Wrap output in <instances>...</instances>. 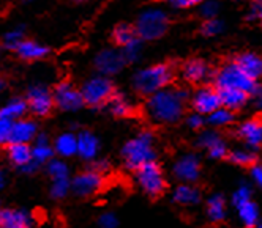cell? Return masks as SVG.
<instances>
[{
  "label": "cell",
  "instance_id": "cell-1",
  "mask_svg": "<svg viewBox=\"0 0 262 228\" xmlns=\"http://www.w3.org/2000/svg\"><path fill=\"white\" fill-rule=\"evenodd\" d=\"M190 101V91L183 87L163 88L145 101L148 118L158 124H177L186 112Z\"/></svg>",
  "mask_w": 262,
  "mask_h": 228
},
{
  "label": "cell",
  "instance_id": "cell-2",
  "mask_svg": "<svg viewBox=\"0 0 262 228\" xmlns=\"http://www.w3.org/2000/svg\"><path fill=\"white\" fill-rule=\"evenodd\" d=\"M177 71L179 68L171 62H163L139 69L131 78V88L138 96L148 98L154 93L172 85L177 78Z\"/></svg>",
  "mask_w": 262,
  "mask_h": 228
},
{
  "label": "cell",
  "instance_id": "cell-3",
  "mask_svg": "<svg viewBox=\"0 0 262 228\" xmlns=\"http://www.w3.org/2000/svg\"><path fill=\"white\" fill-rule=\"evenodd\" d=\"M122 161L123 165L136 172V170L150 161H157V151H155V136L152 131L144 129L133 139H129L122 148Z\"/></svg>",
  "mask_w": 262,
  "mask_h": 228
},
{
  "label": "cell",
  "instance_id": "cell-4",
  "mask_svg": "<svg viewBox=\"0 0 262 228\" xmlns=\"http://www.w3.org/2000/svg\"><path fill=\"white\" fill-rule=\"evenodd\" d=\"M171 27V17L166 10L160 7H150L144 10L135 24L138 38L142 41H157L163 38Z\"/></svg>",
  "mask_w": 262,
  "mask_h": 228
},
{
  "label": "cell",
  "instance_id": "cell-5",
  "mask_svg": "<svg viewBox=\"0 0 262 228\" xmlns=\"http://www.w3.org/2000/svg\"><path fill=\"white\" fill-rule=\"evenodd\" d=\"M212 85H215L216 88H223V87H229V88H238L250 93L251 96H254V93L259 88L257 81L251 79L248 74L243 72L232 60L224 62L220 68L212 71Z\"/></svg>",
  "mask_w": 262,
  "mask_h": 228
},
{
  "label": "cell",
  "instance_id": "cell-6",
  "mask_svg": "<svg viewBox=\"0 0 262 228\" xmlns=\"http://www.w3.org/2000/svg\"><path fill=\"white\" fill-rule=\"evenodd\" d=\"M135 176L144 194L152 201H157L164 197L167 187H169L167 180L164 178L163 168L157 161L142 164L135 172Z\"/></svg>",
  "mask_w": 262,
  "mask_h": 228
},
{
  "label": "cell",
  "instance_id": "cell-7",
  "mask_svg": "<svg viewBox=\"0 0 262 228\" xmlns=\"http://www.w3.org/2000/svg\"><path fill=\"white\" fill-rule=\"evenodd\" d=\"M85 107L90 109H106L112 96L119 91L116 84L107 75H93L81 85Z\"/></svg>",
  "mask_w": 262,
  "mask_h": 228
},
{
  "label": "cell",
  "instance_id": "cell-8",
  "mask_svg": "<svg viewBox=\"0 0 262 228\" xmlns=\"http://www.w3.org/2000/svg\"><path fill=\"white\" fill-rule=\"evenodd\" d=\"M106 186V175L87 165L71 176V194L78 198H90L100 194Z\"/></svg>",
  "mask_w": 262,
  "mask_h": 228
},
{
  "label": "cell",
  "instance_id": "cell-9",
  "mask_svg": "<svg viewBox=\"0 0 262 228\" xmlns=\"http://www.w3.org/2000/svg\"><path fill=\"white\" fill-rule=\"evenodd\" d=\"M24 98L29 106V115L36 118H48L55 110L52 88L43 84H33L27 88Z\"/></svg>",
  "mask_w": 262,
  "mask_h": 228
},
{
  "label": "cell",
  "instance_id": "cell-10",
  "mask_svg": "<svg viewBox=\"0 0 262 228\" xmlns=\"http://www.w3.org/2000/svg\"><path fill=\"white\" fill-rule=\"evenodd\" d=\"M52 96L55 109L60 112H78L85 107L81 87L70 81H60L52 87Z\"/></svg>",
  "mask_w": 262,
  "mask_h": 228
},
{
  "label": "cell",
  "instance_id": "cell-11",
  "mask_svg": "<svg viewBox=\"0 0 262 228\" xmlns=\"http://www.w3.org/2000/svg\"><path fill=\"white\" fill-rule=\"evenodd\" d=\"M5 153L10 164L17 170H21L23 173L33 175L41 168L38 164L33 162L32 143H10L5 146Z\"/></svg>",
  "mask_w": 262,
  "mask_h": 228
},
{
  "label": "cell",
  "instance_id": "cell-12",
  "mask_svg": "<svg viewBox=\"0 0 262 228\" xmlns=\"http://www.w3.org/2000/svg\"><path fill=\"white\" fill-rule=\"evenodd\" d=\"M191 107L199 115H210L215 110L223 107L220 91L215 85L199 87L191 98Z\"/></svg>",
  "mask_w": 262,
  "mask_h": 228
},
{
  "label": "cell",
  "instance_id": "cell-13",
  "mask_svg": "<svg viewBox=\"0 0 262 228\" xmlns=\"http://www.w3.org/2000/svg\"><path fill=\"white\" fill-rule=\"evenodd\" d=\"M212 71L213 69L210 68V65L204 59H198V57L185 60L179 66L180 78L186 84H191V85H198V84H202L207 79H210L212 78Z\"/></svg>",
  "mask_w": 262,
  "mask_h": 228
},
{
  "label": "cell",
  "instance_id": "cell-14",
  "mask_svg": "<svg viewBox=\"0 0 262 228\" xmlns=\"http://www.w3.org/2000/svg\"><path fill=\"white\" fill-rule=\"evenodd\" d=\"M93 65H95V69L98 71V74L111 78V75L120 72L122 68L128 63L125 62L120 49H103L101 52L97 54Z\"/></svg>",
  "mask_w": 262,
  "mask_h": 228
},
{
  "label": "cell",
  "instance_id": "cell-15",
  "mask_svg": "<svg viewBox=\"0 0 262 228\" xmlns=\"http://www.w3.org/2000/svg\"><path fill=\"white\" fill-rule=\"evenodd\" d=\"M35 216L24 208H0V228H33Z\"/></svg>",
  "mask_w": 262,
  "mask_h": 228
},
{
  "label": "cell",
  "instance_id": "cell-16",
  "mask_svg": "<svg viewBox=\"0 0 262 228\" xmlns=\"http://www.w3.org/2000/svg\"><path fill=\"white\" fill-rule=\"evenodd\" d=\"M172 173L176 175L177 180L185 181V183H196L201 175V162L196 155H185L180 158L174 168Z\"/></svg>",
  "mask_w": 262,
  "mask_h": 228
},
{
  "label": "cell",
  "instance_id": "cell-17",
  "mask_svg": "<svg viewBox=\"0 0 262 228\" xmlns=\"http://www.w3.org/2000/svg\"><path fill=\"white\" fill-rule=\"evenodd\" d=\"M38 124L35 120L29 117L16 120L11 124L10 143H32L33 139L38 136Z\"/></svg>",
  "mask_w": 262,
  "mask_h": 228
},
{
  "label": "cell",
  "instance_id": "cell-18",
  "mask_svg": "<svg viewBox=\"0 0 262 228\" xmlns=\"http://www.w3.org/2000/svg\"><path fill=\"white\" fill-rule=\"evenodd\" d=\"M76 137H78V156L85 162L95 161L100 151L98 137L89 129H81L79 132H76Z\"/></svg>",
  "mask_w": 262,
  "mask_h": 228
},
{
  "label": "cell",
  "instance_id": "cell-19",
  "mask_svg": "<svg viewBox=\"0 0 262 228\" xmlns=\"http://www.w3.org/2000/svg\"><path fill=\"white\" fill-rule=\"evenodd\" d=\"M232 62L251 79H262V55L256 52H240L232 57Z\"/></svg>",
  "mask_w": 262,
  "mask_h": 228
},
{
  "label": "cell",
  "instance_id": "cell-20",
  "mask_svg": "<svg viewBox=\"0 0 262 228\" xmlns=\"http://www.w3.org/2000/svg\"><path fill=\"white\" fill-rule=\"evenodd\" d=\"M234 136L238 140H243L247 145H250L254 149L262 148V124L254 117L250 121L242 123L235 129Z\"/></svg>",
  "mask_w": 262,
  "mask_h": 228
},
{
  "label": "cell",
  "instance_id": "cell-21",
  "mask_svg": "<svg viewBox=\"0 0 262 228\" xmlns=\"http://www.w3.org/2000/svg\"><path fill=\"white\" fill-rule=\"evenodd\" d=\"M32 156H33V162L38 164L41 168L52 158H55L52 140L48 137V134H45V132H38V136L33 139V142H32Z\"/></svg>",
  "mask_w": 262,
  "mask_h": 228
},
{
  "label": "cell",
  "instance_id": "cell-22",
  "mask_svg": "<svg viewBox=\"0 0 262 228\" xmlns=\"http://www.w3.org/2000/svg\"><path fill=\"white\" fill-rule=\"evenodd\" d=\"M21 60L24 62H38L43 60L49 55V47H46L45 44L38 43V41H32V40H24L16 46V49L13 50Z\"/></svg>",
  "mask_w": 262,
  "mask_h": 228
},
{
  "label": "cell",
  "instance_id": "cell-23",
  "mask_svg": "<svg viewBox=\"0 0 262 228\" xmlns=\"http://www.w3.org/2000/svg\"><path fill=\"white\" fill-rule=\"evenodd\" d=\"M54 153L57 158L70 159L73 156H78V137L76 132H62L52 140Z\"/></svg>",
  "mask_w": 262,
  "mask_h": 228
},
{
  "label": "cell",
  "instance_id": "cell-24",
  "mask_svg": "<svg viewBox=\"0 0 262 228\" xmlns=\"http://www.w3.org/2000/svg\"><path fill=\"white\" fill-rule=\"evenodd\" d=\"M106 109L109 110L111 115L116 118H133L135 115H138V109L122 91H117L114 96H112Z\"/></svg>",
  "mask_w": 262,
  "mask_h": 228
},
{
  "label": "cell",
  "instance_id": "cell-25",
  "mask_svg": "<svg viewBox=\"0 0 262 228\" xmlns=\"http://www.w3.org/2000/svg\"><path fill=\"white\" fill-rule=\"evenodd\" d=\"M220 91V96H221V103H223V107H226L232 112H237L240 109H243L250 98L251 94L243 91V90H238V88H229V87H223V88H218Z\"/></svg>",
  "mask_w": 262,
  "mask_h": 228
},
{
  "label": "cell",
  "instance_id": "cell-26",
  "mask_svg": "<svg viewBox=\"0 0 262 228\" xmlns=\"http://www.w3.org/2000/svg\"><path fill=\"white\" fill-rule=\"evenodd\" d=\"M27 115H29V106L24 96H13L0 106V118L16 121Z\"/></svg>",
  "mask_w": 262,
  "mask_h": 228
},
{
  "label": "cell",
  "instance_id": "cell-27",
  "mask_svg": "<svg viewBox=\"0 0 262 228\" xmlns=\"http://www.w3.org/2000/svg\"><path fill=\"white\" fill-rule=\"evenodd\" d=\"M207 219L212 225H220L224 222V216H226V201H224L223 195H213L207 201Z\"/></svg>",
  "mask_w": 262,
  "mask_h": 228
},
{
  "label": "cell",
  "instance_id": "cell-28",
  "mask_svg": "<svg viewBox=\"0 0 262 228\" xmlns=\"http://www.w3.org/2000/svg\"><path fill=\"white\" fill-rule=\"evenodd\" d=\"M174 201L177 205H183V206L196 205L201 201V191L188 183L180 184L174 192Z\"/></svg>",
  "mask_w": 262,
  "mask_h": 228
},
{
  "label": "cell",
  "instance_id": "cell-29",
  "mask_svg": "<svg viewBox=\"0 0 262 228\" xmlns=\"http://www.w3.org/2000/svg\"><path fill=\"white\" fill-rule=\"evenodd\" d=\"M46 175L49 176L51 181H59V180H71V173H70V167L65 162V159L62 158H52L46 165Z\"/></svg>",
  "mask_w": 262,
  "mask_h": 228
},
{
  "label": "cell",
  "instance_id": "cell-30",
  "mask_svg": "<svg viewBox=\"0 0 262 228\" xmlns=\"http://www.w3.org/2000/svg\"><path fill=\"white\" fill-rule=\"evenodd\" d=\"M138 35L135 30V26L129 24H119L114 30H112V41L117 47H123L129 44L133 40H136Z\"/></svg>",
  "mask_w": 262,
  "mask_h": 228
},
{
  "label": "cell",
  "instance_id": "cell-31",
  "mask_svg": "<svg viewBox=\"0 0 262 228\" xmlns=\"http://www.w3.org/2000/svg\"><path fill=\"white\" fill-rule=\"evenodd\" d=\"M226 161L243 168H251L253 165L259 164V156L254 151H229Z\"/></svg>",
  "mask_w": 262,
  "mask_h": 228
},
{
  "label": "cell",
  "instance_id": "cell-32",
  "mask_svg": "<svg viewBox=\"0 0 262 228\" xmlns=\"http://www.w3.org/2000/svg\"><path fill=\"white\" fill-rule=\"evenodd\" d=\"M238 210V216L245 225V228H254L257 225V219H259V211H257V206L254 201H247L245 205H242Z\"/></svg>",
  "mask_w": 262,
  "mask_h": 228
},
{
  "label": "cell",
  "instance_id": "cell-33",
  "mask_svg": "<svg viewBox=\"0 0 262 228\" xmlns=\"http://www.w3.org/2000/svg\"><path fill=\"white\" fill-rule=\"evenodd\" d=\"M71 194V180H59L51 181L49 186V197L55 201L65 200Z\"/></svg>",
  "mask_w": 262,
  "mask_h": 228
},
{
  "label": "cell",
  "instance_id": "cell-34",
  "mask_svg": "<svg viewBox=\"0 0 262 228\" xmlns=\"http://www.w3.org/2000/svg\"><path fill=\"white\" fill-rule=\"evenodd\" d=\"M235 121V113L226 107H221L218 110H215L210 115H207V123L213 124V126H226Z\"/></svg>",
  "mask_w": 262,
  "mask_h": 228
},
{
  "label": "cell",
  "instance_id": "cell-35",
  "mask_svg": "<svg viewBox=\"0 0 262 228\" xmlns=\"http://www.w3.org/2000/svg\"><path fill=\"white\" fill-rule=\"evenodd\" d=\"M142 43L144 41L141 40V38H136V40H133L129 44L120 47L126 63H135L139 59L141 54H142Z\"/></svg>",
  "mask_w": 262,
  "mask_h": 228
},
{
  "label": "cell",
  "instance_id": "cell-36",
  "mask_svg": "<svg viewBox=\"0 0 262 228\" xmlns=\"http://www.w3.org/2000/svg\"><path fill=\"white\" fill-rule=\"evenodd\" d=\"M224 30V22L218 17H213V19H204L202 24H201V33L207 38H213V36H218L221 35Z\"/></svg>",
  "mask_w": 262,
  "mask_h": 228
},
{
  "label": "cell",
  "instance_id": "cell-37",
  "mask_svg": "<svg viewBox=\"0 0 262 228\" xmlns=\"http://www.w3.org/2000/svg\"><path fill=\"white\" fill-rule=\"evenodd\" d=\"M198 10L202 19H213V17H218L221 11V4H220V0H202L198 5Z\"/></svg>",
  "mask_w": 262,
  "mask_h": 228
},
{
  "label": "cell",
  "instance_id": "cell-38",
  "mask_svg": "<svg viewBox=\"0 0 262 228\" xmlns=\"http://www.w3.org/2000/svg\"><path fill=\"white\" fill-rule=\"evenodd\" d=\"M207 153L210 158L213 159H226L228 153H229V149L226 146V142H224V139L220 136L209 148H207Z\"/></svg>",
  "mask_w": 262,
  "mask_h": 228
},
{
  "label": "cell",
  "instance_id": "cell-39",
  "mask_svg": "<svg viewBox=\"0 0 262 228\" xmlns=\"http://www.w3.org/2000/svg\"><path fill=\"white\" fill-rule=\"evenodd\" d=\"M23 40H24V30L23 29H14V30L8 32L4 36V47L10 49V50H14L16 46L19 44Z\"/></svg>",
  "mask_w": 262,
  "mask_h": 228
},
{
  "label": "cell",
  "instance_id": "cell-40",
  "mask_svg": "<svg viewBox=\"0 0 262 228\" xmlns=\"http://www.w3.org/2000/svg\"><path fill=\"white\" fill-rule=\"evenodd\" d=\"M250 200H251V189L248 186H245V184L240 186L235 191L234 197H232V203H234L235 208H240L242 205H245Z\"/></svg>",
  "mask_w": 262,
  "mask_h": 228
},
{
  "label": "cell",
  "instance_id": "cell-41",
  "mask_svg": "<svg viewBox=\"0 0 262 228\" xmlns=\"http://www.w3.org/2000/svg\"><path fill=\"white\" fill-rule=\"evenodd\" d=\"M13 121L0 118V148H5L10 145V132H11Z\"/></svg>",
  "mask_w": 262,
  "mask_h": 228
},
{
  "label": "cell",
  "instance_id": "cell-42",
  "mask_svg": "<svg viewBox=\"0 0 262 228\" xmlns=\"http://www.w3.org/2000/svg\"><path fill=\"white\" fill-rule=\"evenodd\" d=\"M119 219L114 213H104L98 217V226L100 228H117Z\"/></svg>",
  "mask_w": 262,
  "mask_h": 228
},
{
  "label": "cell",
  "instance_id": "cell-43",
  "mask_svg": "<svg viewBox=\"0 0 262 228\" xmlns=\"http://www.w3.org/2000/svg\"><path fill=\"white\" fill-rule=\"evenodd\" d=\"M260 11H262V0H250L247 10V19L248 21H257Z\"/></svg>",
  "mask_w": 262,
  "mask_h": 228
},
{
  "label": "cell",
  "instance_id": "cell-44",
  "mask_svg": "<svg viewBox=\"0 0 262 228\" xmlns=\"http://www.w3.org/2000/svg\"><path fill=\"white\" fill-rule=\"evenodd\" d=\"M166 2L176 10H190L196 8L202 0H166Z\"/></svg>",
  "mask_w": 262,
  "mask_h": 228
},
{
  "label": "cell",
  "instance_id": "cell-45",
  "mask_svg": "<svg viewBox=\"0 0 262 228\" xmlns=\"http://www.w3.org/2000/svg\"><path fill=\"white\" fill-rule=\"evenodd\" d=\"M205 123H207V118H204V115H199V113L188 117V126L194 131H201Z\"/></svg>",
  "mask_w": 262,
  "mask_h": 228
},
{
  "label": "cell",
  "instance_id": "cell-46",
  "mask_svg": "<svg viewBox=\"0 0 262 228\" xmlns=\"http://www.w3.org/2000/svg\"><path fill=\"white\" fill-rule=\"evenodd\" d=\"M251 175H253V180L256 181V184L262 187V165L260 164H256L251 167Z\"/></svg>",
  "mask_w": 262,
  "mask_h": 228
},
{
  "label": "cell",
  "instance_id": "cell-47",
  "mask_svg": "<svg viewBox=\"0 0 262 228\" xmlns=\"http://www.w3.org/2000/svg\"><path fill=\"white\" fill-rule=\"evenodd\" d=\"M254 101H256V106L262 110V87L259 85L257 91L254 93Z\"/></svg>",
  "mask_w": 262,
  "mask_h": 228
},
{
  "label": "cell",
  "instance_id": "cell-48",
  "mask_svg": "<svg viewBox=\"0 0 262 228\" xmlns=\"http://www.w3.org/2000/svg\"><path fill=\"white\" fill-rule=\"evenodd\" d=\"M7 186V173H5V170L0 167V191H4Z\"/></svg>",
  "mask_w": 262,
  "mask_h": 228
},
{
  "label": "cell",
  "instance_id": "cell-49",
  "mask_svg": "<svg viewBox=\"0 0 262 228\" xmlns=\"http://www.w3.org/2000/svg\"><path fill=\"white\" fill-rule=\"evenodd\" d=\"M7 88H8V82H7V79L4 78V75H0V96L7 91Z\"/></svg>",
  "mask_w": 262,
  "mask_h": 228
},
{
  "label": "cell",
  "instance_id": "cell-50",
  "mask_svg": "<svg viewBox=\"0 0 262 228\" xmlns=\"http://www.w3.org/2000/svg\"><path fill=\"white\" fill-rule=\"evenodd\" d=\"M257 22L260 24V27H262V11H260V14H259V19H257Z\"/></svg>",
  "mask_w": 262,
  "mask_h": 228
},
{
  "label": "cell",
  "instance_id": "cell-51",
  "mask_svg": "<svg viewBox=\"0 0 262 228\" xmlns=\"http://www.w3.org/2000/svg\"><path fill=\"white\" fill-rule=\"evenodd\" d=\"M74 4H82V2H85V0H73Z\"/></svg>",
  "mask_w": 262,
  "mask_h": 228
},
{
  "label": "cell",
  "instance_id": "cell-52",
  "mask_svg": "<svg viewBox=\"0 0 262 228\" xmlns=\"http://www.w3.org/2000/svg\"><path fill=\"white\" fill-rule=\"evenodd\" d=\"M254 228H262V225H257V226H254Z\"/></svg>",
  "mask_w": 262,
  "mask_h": 228
},
{
  "label": "cell",
  "instance_id": "cell-53",
  "mask_svg": "<svg viewBox=\"0 0 262 228\" xmlns=\"http://www.w3.org/2000/svg\"><path fill=\"white\" fill-rule=\"evenodd\" d=\"M24 2H32V0H24Z\"/></svg>",
  "mask_w": 262,
  "mask_h": 228
},
{
  "label": "cell",
  "instance_id": "cell-54",
  "mask_svg": "<svg viewBox=\"0 0 262 228\" xmlns=\"http://www.w3.org/2000/svg\"><path fill=\"white\" fill-rule=\"evenodd\" d=\"M0 208H2V206H0Z\"/></svg>",
  "mask_w": 262,
  "mask_h": 228
}]
</instances>
